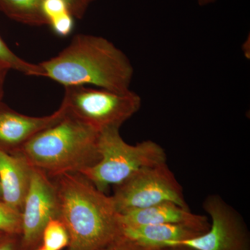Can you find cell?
I'll list each match as a JSON object with an SVG mask.
<instances>
[{
  "label": "cell",
  "mask_w": 250,
  "mask_h": 250,
  "mask_svg": "<svg viewBox=\"0 0 250 250\" xmlns=\"http://www.w3.org/2000/svg\"><path fill=\"white\" fill-rule=\"evenodd\" d=\"M124 227H136L158 224H182L190 225L207 232L210 223L205 215L192 213L172 202H161L147 208L121 213Z\"/></svg>",
  "instance_id": "10"
},
{
  "label": "cell",
  "mask_w": 250,
  "mask_h": 250,
  "mask_svg": "<svg viewBox=\"0 0 250 250\" xmlns=\"http://www.w3.org/2000/svg\"><path fill=\"white\" fill-rule=\"evenodd\" d=\"M9 70V67L6 66L3 62H0V102L2 101L3 96H4L5 81Z\"/></svg>",
  "instance_id": "22"
},
{
  "label": "cell",
  "mask_w": 250,
  "mask_h": 250,
  "mask_svg": "<svg viewBox=\"0 0 250 250\" xmlns=\"http://www.w3.org/2000/svg\"><path fill=\"white\" fill-rule=\"evenodd\" d=\"M197 4L201 6H207V5H209L215 3L217 0H196Z\"/></svg>",
  "instance_id": "24"
},
{
  "label": "cell",
  "mask_w": 250,
  "mask_h": 250,
  "mask_svg": "<svg viewBox=\"0 0 250 250\" xmlns=\"http://www.w3.org/2000/svg\"><path fill=\"white\" fill-rule=\"evenodd\" d=\"M59 202V218L69 234L67 250H102L123 235L121 213L111 196L80 173L52 178Z\"/></svg>",
  "instance_id": "1"
},
{
  "label": "cell",
  "mask_w": 250,
  "mask_h": 250,
  "mask_svg": "<svg viewBox=\"0 0 250 250\" xmlns=\"http://www.w3.org/2000/svg\"><path fill=\"white\" fill-rule=\"evenodd\" d=\"M66 115L63 105L49 116L33 117L18 113L0 102V151L14 154L42 130L57 124Z\"/></svg>",
  "instance_id": "9"
},
{
  "label": "cell",
  "mask_w": 250,
  "mask_h": 250,
  "mask_svg": "<svg viewBox=\"0 0 250 250\" xmlns=\"http://www.w3.org/2000/svg\"><path fill=\"white\" fill-rule=\"evenodd\" d=\"M74 18L82 19L84 17L88 6L91 3L90 0H63Z\"/></svg>",
  "instance_id": "20"
},
{
  "label": "cell",
  "mask_w": 250,
  "mask_h": 250,
  "mask_svg": "<svg viewBox=\"0 0 250 250\" xmlns=\"http://www.w3.org/2000/svg\"><path fill=\"white\" fill-rule=\"evenodd\" d=\"M0 62H3L10 70H14L28 76L44 77V71L39 64L26 62L15 54L0 34Z\"/></svg>",
  "instance_id": "14"
},
{
  "label": "cell",
  "mask_w": 250,
  "mask_h": 250,
  "mask_svg": "<svg viewBox=\"0 0 250 250\" xmlns=\"http://www.w3.org/2000/svg\"><path fill=\"white\" fill-rule=\"evenodd\" d=\"M100 131L70 116L42 130L17 152L28 164L49 178L80 173L100 161Z\"/></svg>",
  "instance_id": "3"
},
{
  "label": "cell",
  "mask_w": 250,
  "mask_h": 250,
  "mask_svg": "<svg viewBox=\"0 0 250 250\" xmlns=\"http://www.w3.org/2000/svg\"><path fill=\"white\" fill-rule=\"evenodd\" d=\"M73 16L70 13L64 15L53 22L49 23V25L57 35L61 37H66L71 34L74 29Z\"/></svg>",
  "instance_id": "18"
},
{
  "label": "cell",
  "mask_w": 250,
  "mask_h": 250,
  "mask_svg": "<svg viewBox=\"0 0 250 250\" xmlns=\"http://www.w3.org/2000/svg\"><path fill=\"white\" fill-rule=\"evenodd\" d=\"M90 1H91V2H93V1H95V0H90Z\"/></svg>",
  "instance_id": "28"
},
{
  "label": "cell",
  "mask_w": 250,
  "mask_h": 250,
  "mask_svg": "<svg viewBox=\"0 0 250 250\" xmlns=\"http://www.w3.org/2000/svg\"><path fill=\"white\" fill-rule=\"evenodd\" d=\"M123 228L124 236L156 248H167L176 242L187 241L205 233L200 229L182 224H158Z\"/></svg>",
  "instance_id": "12"
},
{
  "label": "cell",
  "mask_w": 250,
  "mask_h": 250,
  "mask_svg": "<svg viewBox=\"0 0 250 250\" xmlns=\"http://www.w3.org/2000/svg\"><path fill=\"white\" fill-rule=\"evenodd\" d=\"M165 248H156L145 246L130 238L123 236L102 250H164Z\"/></svg>",
  "instance_id": "19"
},
{
  "label": "cell",
  "mask_w": 250,
  "mask_h": 250,
  "mask_svg": "<svg viewBox=\"0 0 250 250\" xmlns=\"http://www.w3.org/2000/svg\"><path fill=\"white\" fill-rule=\"evenodd\" d=\"M35 250H47V248H45V247L42 246V245L38 247Z\"/></svg>",
  "instance_id": "25"
},
{
  "label": "cell",
  "mask_w": 250,
  "mask_h": 250,
  "mask_svg": "<svg viewBox=\"0 0 250 250\" xmlns=\"http://www.w3.org/2000/svg\"><path fill=\"white\" fill-rule=\"evenodd\" d=\"M43 0H0V11L16 22L29 26L48 25Z\"/></svg>",
  "instance_id": "13"
},
{
  "label": "cell",
  "mask_w": 250,
  "mask_h": 250,
  "mask_svg": "<svg viewBox=\"0 0 250 250\" xmlns=\"http://www.w3.org/2000/svg\"><path fill=\"white\" fill-rule=\"evenodd\" d=\"M6 234H7V233H6L3 232V231H0V239H1V238H2L3 237H4L5 236V235H6Z\"/></svg>",
  "instance_id": "26"
},
{
  "label": "cell",
  "mask_w": 250,
  "mask_h": 250,
  "mask_svg": "<svg viewBox=\"0 0 250 250\" xmlns=\"http://www.w3.org/2000/svg\"><path fill=\"white\" fill-rule=\"evenodd\" d=\"M0 200H1V188H0Z\"/></svg>",
  "instance_id": "27"
},
{
  "label": "cell",
  "mask_w": 250,
  "mask_h": 250,
  "mask_svg": "<svg viewBox=\"0 0 250 250\" xmlns=\"http://www.w3.org/2000/svg\"><path fill=\"white\" fill-rule=\"evenodd\" d=\"M120 213L142 209L161 202H172L189 208L183 188L166 163L149 166L114 187L111 196Z\"/></svg>",
  "instance_id": "6"
},
{
  "label": "cell",
  "mask_w": 250,
  "mask_h": 250,
  "mask_svg": "<svg viewBox=\"0 0 250 250\" xmlns=\"http://www.w3.org/2000/svg\"><path fill=\"white\" fill-rule=\"evenodd\" d=\"M0 250H22L21 235H5L0 239Z\"/></svg>",
  "instance_id": "21"
},
{
  "label": "cell",
  "mask_w": 250,
  "mask_h": 250,
  "mask_svg": "<svg viewBox=\"0 0 250 250\" xmlns=\"http://www.w3.org/2000/svg\"><path fill=\"white\" fill-rule=\"evenodd\" d=\"M42 10L47 18L48 25L49 23L62 17L64 15L69 13L71 14L63 0H43Z\"/></svg>",
  "instance_id": "17"
},
{
  "label": "cell",
  "mask_w": 250,
  "mask_h": 250,
  "mask_svg": "<svg viewBox=\"0 0 250 250\" xmlns=\"http://www.w3.org/2000/svg\"><path fill=\"white\" fill-rule=\"evenodd\" d=\"M68 232L59 218L51 219L42 231L41 244L49 250H62L69 245Z\"/></svg>",
  "instance_id": "15"
},
{
  "label": "cell",
  "mask_w": 250,
  "mask_h": 250,
  "mask_svg": "<svg viewBox=\"0 0 250 250\" xmlns=\"http://www.w3.org/2000/svg\"><path fill=\"white\" fill-rule=\"evenodd\" d=\"M59 215L58 197L53 181L33 167L30 185L21 211L22 250H35L41 246L46 225Z\"/></svg>",
  "instance_id": "8"
},
{
  "label": "cell",
  "mask_w": 250,
  "mask_h": 250,
  "mask_svg": "<svg viewBox=\"0 0 250 250\" xmlns=\"http://www.w3.org/2000/svg\"><path fill=\"white\" fill-rule=\"evenodd\" d=\"M44 77L65 87L93 85L124 93L134 67L126 54L102 36L80 34L55 57L40 62Z\"/></svg>",
  "instance_id": "2"
},
{
  "label": "cell",
  "mask_w": 250,
  "mask_h": 250,
  "mask_svg": "<svg viewBox=\"0 0 250 250\" xmlns=\"http://www.w3.org/2000/svg\"><path fill=\"white\" fill-rule=\"evenodd\" d=\"M0 231L7 234H21V213L0 200Z\"/></svg>",
  "instance_id": "16"
},
{
  "label": "cell",
  "mask_w": 250,
  "mask_h": 250,
  "mask_svg": "<svg viewBox=\"0 0 250 250\" xmlns=\"http://www.w3.org/2000/svg\"><path fill=\"white\" fill-rule=\"evenodd\" d=\"M32 169L21 156L0 151L1 200L21 213L30 185Z\"/></svg>",
  "instance_id": "11"
},
{
  "label": "cell",
  "mask_w": 250,
  "mask_h": 250,
  "mask_svg": "<svg viewBox=\"0 0 250 250\" xmlns=\"http://www.w3.org/2000/svg\"><path fill=\"white\" fill-rule=\"evenodd\" d=\"M164 250H196L191 248L184 246H170L166 248Z\"/></svg>",
  "instance_id": "23"
},
{
  "label": "cell",
  "mask_w": 250,
  "mask_h": 250,
  "mask_svg": "<svg viewBox=\"0 0 250 250\" xmlns=\"http://www.w3.org/2000/svg\"><path fill=\"white\" fill-rule=\"evenodd\" d=\"M62 104L67 116L93 126L99 131L120 129L134 116L142 100L131 90L124 93L87 85L65 87Z\"/></svg>",
  "instance_id": "5"
},
{
  "label": "cell",
  "mask_w": 250,
  "mask_h": 250,
  "mask_svg": "<svg viewBox=\"0 0 250 250\" xmlns=\"http://www.w3.org/2000/svg\"><path fill=\"white\" fill-rule=\"evenodd\" d=\"M204 209L211 223L207 232L170 246H184L196 250H250V233L243 217L216 194L208 195Z\"/></svg>",
  "instance_id": "7"
},
{
  "label": "cell",
  "mask_w": 250,
  "mask_h": 250,
  "mask_svg": "<svg viewBox=\"0 0 250 250\" xmlns=\"http://www.w3.org/2000/svg\"><path fill=\"white\" fill-rule=\"evenodd\" d=\"M98 146L100 161L80 174L103 192L123 183L141 169L166 163L167 159L160 145L150 140L134 146L128 144L116 128L100 131Z\"/></svg>",
  "instance_id": "4"
}]
</instances>
